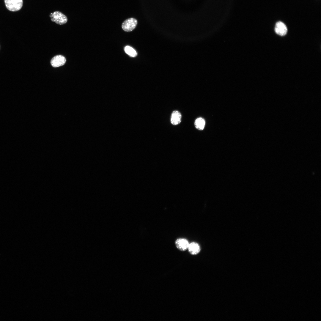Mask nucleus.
<instances>
[{
    "label": "nucleus",
    "instance_id": "1",
    "mask_svg": "<svg viewBox=\"0 0 321 321\" xmlns=\"http://www.w3.org/2000/svg\"><path fill=\"white\" fill-rule=\"evenodd\" d=\"M4 1L6 8L11 11H18L23 6V0H4Z\"/></svg>",
    "mask_w": 321,
    "mask_h": 321
},
{
    "label": "nucleus",
    "instance_id": "2",
    "mask_svg": "<svg viewBox=\"0 0 321 321\" xmlns=\"http://www.w3.org/2000/svg\"><path fill=\"white\" fill-rule=\"evenodd\" d=\"M49 17L51 20L59 25H63L67 21V16L61 12L56 11L50 13Z\"/></svg>",
    "mask_w": 321,
    "mask_h": 321
},
{
    "label": "nucleus",
    "instance_id": "3",
    "mask_svg": "<svg viewBox=\"0 0 321 321\" xmlns=\"http://www.w3.org/2000/svg\"><path fill=\"white\" fill-rule=\"evenodd\" d=\"M137 23V21L136 19L129 18L123 22L122 26V28L125 31L130 32L135 28Z\"/></svg>",
    "mask_w": 321,
    "mask_h": 321
},
{
    "label": "nucleus",
    "instance_id": "4",
    "mask_svg": "<svg viewBox=\"0 0 321 321\" xmlns=\"http://www.w3.org/2000/svg\"><path fill=\"white\" fill-rule=\"evenodd\" d=\"M66 62L65 57L62 55H57L51 60V64L54 67H56L64 65Z\"/></svg>",
    "mask_w": 321,
    "mask_h": 321
},
{
    "label": "nucleus",
    "instance_id": "5",
    "mask_svg": "<svg viewBox=\"0 0 321 321\" xmlns=\"http://www.w3.org/2000/svg\"><path fill=\"white\" fill-rule=\"evenodd\" d=\"M175 244L178 250L181 251H184L188 249L189 243L185 238H179L175 240Z\"/></svg>",
    "mask_w": 321,
    "mask_h": 321
},
{
    "label": "nucleus",
    "instance_id": "6",
    "mask_svg": "<svg viewBox=\"0 0 321 321\" xmlns=\"http://www.w3.org/2000/svg\"><path fill=\"white\" fill-rule=\"evenodd\" d=\"M275 31L276 33L280 36H284L287 32V28L286 25L282 22H277L275 28Z\"/></svg>",
    "mask_w": 321,
    "mask_h": 321
},
{
    "label": "nucleus",
    "instance_id": "7",
    "mask_svg": "<svg viewBox=\"0 0 321 321\" xmlns=\"http://www.w3.org/2000/svg\"><path fill=\"white\" fill-rule=\"evenodd\" d=\"M189 253L193 255L198 254L200 251L201 248L199 245L195 242L189 243L188 249Z\"/></svg>",
    "mask_w": 321,
    "mask_h": 321
},
{
    "label": "nucleus",
    "instance_id": "8",
    "mask_svg": "<svg viewBox=\"0 0 321 321\" xmlns=\"http://www.w3.org/2000/svg\"><path fill=\"white\" fill-rule=\"evenodd\" d=\"M182 116L181 113L177 111H174L172 113L170 121L171 123L174 125H178L181 121Z\"/></svg>",
    "mask_w": 321,
    "mask_h": 321
},
{
    "label": "nucleus",
    "instance_id": "9",
    "mask_svg": "<svg viewBox=\"0 0 321 321\" xmlns=\"http://www.w3.org/2000/svg\"><path fill=\"white\" fill-rule=\"evenodd\" d=\"M194 125L196 129L199 130H202L204 127L205 120L202 117L197 118L195 121Z\"/></svg>",
    "mask_w": 321,
    "mask_h": 321
},
{
    "label": "nucleus",
    "instance_id": "10",
    "mask_svg": "<svg viewBox=\"0 0 321 321\" xmlns=\"http://www.w3.org/2000/svg\"><path fill=\"white\" fill-rule=\"evenodd\" d=\"M124 49L125 52L131 57H135L137 55V54L135 50L129 46L125 47Z\"/></svg>",
    "mask_w": 321,
    "mask_h": 321
}]
</instances>
